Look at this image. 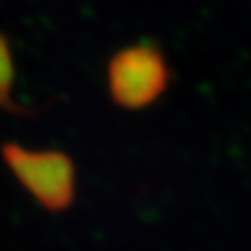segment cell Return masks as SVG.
Listing matches in <instances>:
<instances>
[{"instance_id":"6da1fadb","label":"cell","mask_w":251,"mask_h":251,"mask_svg":"<svg viewBox=\"0 0 251 251\" xmlns=\"http://www.w3.org/2000/svg\"><path fill=\"white\" fill-rule=\"evenodd\" d=\"M2 155L19 182L46 209L61 211L72 205L75 172L67 155L57 151H29L19 145H6Z\"/></svg>"},{"instance_id":"7a4b0ae2","label":"cell","mask_w":251,"mask_h":251,"mask_svg":"<svg viewBox=\"0 0 251 251\" xmlns=\"http://www.w3.org/2000/svg\"><path fill=\"white\" fill-rule=\"evenodd\" d=\"M168 86L166 61L155 49L136 46L128 49L109 65V88L115 103L138 109L159 97Z\"/></svg>"},{"instance_id":"3957f363","label":"cell","mask_w":251,"mask_h":251,"mask_svg":"<svg viewBox=\"0 0 251 251\" xmlns=\"http://www.w3.org/2000/svg\"><path fill=\"white\" fill-rule=\"evenodd\" d=\"M13 77H15V69L11 59V49L6 38L0 34V107H6L11 100Z\"/></svg>"}]
</instances>
